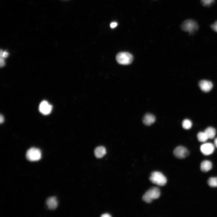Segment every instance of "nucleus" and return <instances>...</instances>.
<instances>
[{
  "label": "nucleus",
  "mask_w": 217,
  "mask_h": 217,
  "mask_svg": "<svg viewBox=\"0 0 217 217\" xmlns=\"http://www.w3.org/2000/svg\"><path fill=\"white\" fill-rule=\"evenodd\" d=\"M160 196V192L159 188L153 187L146 192L143 196V200L147 203H150L153 200L159 198Z\"/></svg>",
  "instance_id": "f257e3e1"
},
{
  "label": "nucleus",
  "mask_w": 217,
  "mask_h": 217,
  "mask_svg": "<svg viewBox=\"0 0 217 217\" xmlns=\"http://www.w3.org/2000/svg\"><path fill=\"white\" fill-rule=\"evenodd\" d=\"M150 180L153 183L159 186H164L167 183V179L162 173L158 171L153 172L151 173Z\"/></svg>",
  "instance_id": "f03ea898"
},
{
  "label": "nucleus",
  "mask_w": 217,
  "mask_h": 217,
  "mask_svg": "<svg viewBox=\"0 0 217 217\" xmlns=\"http://www.w3.org/2000/svg\"><path fill=\"white\" fill-rule=\"evenodd\" d=\"M181 28L183 30L193 34L199 28L198 25L196 22L192 20H185L181 25Z\"/></svg>",
  "instance_id": "7ed1b4c3"
},
{
  "label": "nucleus",
  "mask_w": 217,
  "mask_h": 217,
  "mask_svg": "<svg viewBox=\"0 0 217 217\" xmlns=\"http://www.w3.org/2000/svg\"><path fill=\"white\" fill-rule=\"evenodd\" d=\"M26 157L27 159L30 161H37L41 159V151L39 149L31 148L27 151Z\"/></svg>",
  "instance_id": "20e7f679"
},
{
  "label": "nucleus",
  "mask_w": 217,
  "mask_h": 217,
  "mask_svg": "<svg viewBox=\"0 0 217 217\" xmlns=\"http://www.w3.org/2000/svg\"><path fill=\"white\" fill-rule=\"evenodd\" d=\"M133 57L130 53L122 52L119 53L116 56V60L119 64L122 65H128L132 62Z\"/></svg>",
  "instance_id": "39448f33"
},
{
  "label": "nucleus",
  "mask_w": 217,
  "mask_h": 217,
  "mask_svg": "<svg viewBox=\"0 0 217 217\" xmlns=\"http://www.w3.org/2000/svg\"><path fill=\"white\" fill-rule=\"evenodd\" d=\"M173 153L174 156L178 159H182L187 157L189 155V151L186 148L182 146L177 147L174 150Z\"/></svg>",
  "instance_id": "423d86ee"
},
{
  "label": "nucleus",
  "mask_w": 217,
  "mask_h": 217,
  "mask_svg": "<svg viewBox=\"0 0 217 217\" xmlns=\"http://www.w3.org/2000/svg\"><path fill=\"white\" fill-rule=\"evenodd\" d=\"M215 150L214 145L210 143H206L202 145L200 151L202 153L206 156L211 155L213 153Z\"/></svg>",
  "instance_id": "0eeeda50"
},
{
  "label": "nucleus",
  "mask_w": 217,
  "mask_h": 217,
  "mask_svg": "<svg viewBox=\"0 0 217 217\" xmlns=\"http://www.w3.org/2000/svg\"><path fill=\"white\" fill-rule=\"evenodd\" d=\"M52 107L47 101H43L39 106V111L44 115H47L51 113Z\"/></svg>",
  "instance_id": "6e6552de"
},
{
  "label": "nucleus",
  "mask_w": 217,
  "mask_h": 217,
  "mask_svg": "<svg viewBox=\"0 0 217 217\" xmlns=\"http://www.w3.org/2000/svg\"><path fill=\"white\" fill-rule=\"evenodd\" d=\"M212 83L211 81L207 80H202L199 83V87L200 89L203 92L207 93L210 92L213 88Z\"/></svg>",
  "instance_id": "1a4fd4ad"
},
{
  "label": "nucleus",
  "mask_w": 217,
  "mask_h": 217,
  "mask_svg": "<svg viewBox=\"0 0 217 217\" xmlns=\"http://www.w3.org/2000/svg\"><path fill=\"white\" fill-rule=\"evenodd\" d=\"M46 204L49 209H55L58 205V202L57 198L55 197L48 198L46 201Z\"/></svg>",
  "instance_id": "9d476101"
},
{
  "label": "nucleus",
  "mask_w": 217,
  "mask_h": 217,
  "mask_svg": "<svg viewBox=\"0 0 217 217\" xmlns=\"http://www.w3.org/2000/svg\"><path fill=\"white\" fill-rule=\"evenodd\" d=\"M156 118L154 115L151 114H147L145 115L143 121L145 125H151L155 123Z\"/></svg>",
  "instance_id": "9b49d317"
},
{
  "label": "nucleus",
  "mask_w": 217,
  "mask_h": 217,
  "mask_svg": "<svg viewBox=\"0 0 217 217\" xmlns=\"http://www.w3.org/2000/svg\"><path fill=\"white\" fill-rule=\"evenodd\" d=\"M212 168V164L210 161L204 160L201 164L200 168L202 171L207 172Z\"/></svg>",
  "instance_id": "f8f14e48"
},
{
  "label": "nucleus",
  "mask_w": 217,
  "mask_h": 217,
  "mask_svg": "<svg viewBox=\"0 0 217 217\" xmlns=\"http://www.w3.org/2000/svg\"><path fill=\"white\" fill-rule=\"evenodd\" d=\"M94 153L97 158H102L106 153V149L103 147H97L94 151Z\"/></svg>",
  "instance_id": "ddd939ff"
},
{
  "label": "nucleus",
  "mask_w": 217,
  "mask_h": 217,
  "mask_svg": "<svg viewBox=\"0 0 217 217\" xmlns=\"http://www.w3.org/2000/svg\"><path fill=\"white\" fill-rule=\"evenodd\" d=\"M204 132L207 135L209 139L214 138L216 135V130L215 128L211 127L206 128Z\"/></svg>",
  "instance_id": "4468645a"
},
{
  "label": "nucleus",
  "mask_w": 217,
  "mask_h": 217,
  "mask_svg": "<svg viewBox=\"0 0 217 217\" xmlns=\"http://www.w3.org/2000/svg\"><path fill=\"white\" fill-rule=\"evenodd\" d=\"M197 138L199 141L202 142L206 141L209 139L205 132H199L197 135Z\"/></svg>",
  "instance_id": "2eb2a0df"
},
{
  "label": "nucleus",
  "mask_w": 217,
  "mask_h": 217,
  "mask_svg": "<svg viewBox=\"0 0 217 217\" xmlns=\"http://www.w3.org/2000/svg\"><path fill=\"white\" fill-rule=\"evenodd\" d=\"M183 128L185 129H190L192 126V121L189 119H185L182 122Z\"/></svg>",
  "instance_id": "dca6fc26"
},
{
  "label": "nucleus",
  "mask_w": 217,
  "mask_h": 217,
  "mask_svg": "<svg viewBox=\"0 0 217 217\" xmlns=\"http://www.w3.org/2000/svg\"><path fill=\"white\" fill-rule=\"evenodd\" d=\"M207 183L209 186L213 188L217 187V177H211L208 179Z\"/></svg>",
  "instance_id": "f3484780"
},
{
  "label": "nucleus",
  "mask_w": 217,
  "mask_h": 217,
  "mask_svg": "<svg viewBox=\"0 0 217 217\" xmlns=\"http://www.w3.org/2000/svg\"><path fill=\"white\" fill-rule=\"evenodd\" d=\"M214 2V0H201L203 6H209Z\"/></svg>",
  "instance_id": "a211bd4d"
},
{
  "label": "nucleus",
  "mask_w": 217,
  "mask_h": 217,
  "mask_svg": "<svg viewBox=\"0 0 217 217\" xmlns=\"http://www.w3.org/2000/svg\"><path fill=\"white\" fill-rule=\"evenodd\" d=\"M0 55H1V58H6L9 56V53H8L7 52L1 50Z\"/></svg>",
  "instance_id": "6ab92c4d"
},
{
  "label": "nucleus",
  "mask_w": 217,
  "mask_h": 217,
  "mask_svg": "<svg viewBox=\"0 0 217 217\" xmlns=\"http://www.w3.org/2000/svg\"><path fill=\"white\" fill-rule=\"evenodd\" d=\"M211 28L214 31L217 32V21H215L214 24L211 25Z\"/></svg>",
  "instance_id": "aec40b11"
},
{
  "label": "nucleus",
  "mask_w": 217,
  "mask_h": 217,
  "mask_svg": "<svg viewBox=\"0 0 217 217\" xmlns=\"http://www.w3.org/2000/svg\"><path fill=\"white\" fill-rule=\"evenodd\" d=\"M117 25V23L116 22H113L110 24V27L111 28H114L116 27Z\"/></svg>",
  "instance_id": "412c9836"
},
{
  "label": "nucleus",
  "mask_w": 217,
  "mask_h": 217,
  "mask_svg": "<svg viewBox=\"0 0 217 217\" xmlns=\"http://www.w3.org/2000/svg\"><path fill=\"white\" fill-rule=\"evenodd\" d=\"M0 64H1V67H2L5 66V61H4V58H1L0 59Z\"/></svg>",
  "instance_id": "4be33fe9"
},
{
  "label": "nucleus",
  "mask_w": 217,
  "mask_h": 217,
  "mask_svg": "<svg viewBox=\"0 0 217 217\" xmlns=\"http://www.w3.org/2000/svg\"><path fill=\"white\" fill-rule=\"evenodd\" d=\"M101 217H111V215L108 214H105L102 215Z\"/></svg>",
  "instance_id": "5701e85b"
},
{
  "label": "nucleus",
  "mask_w": 217,
  "mask_h": 217,
  "mask_svg": "<svg viewBox=\"0 0 217 217\" xmlns=\"http://www.w3.org/2000/svg\"><path fill=\"white\" fill-rule=\"evenodd\" d=\"M4 118L3 116L1 115V116H0V122H1V123H2L4 122Z\"/></svg>",
  "instance_id": "b1692460"
},
{
  "label": "nucleus",
  "mask_w": 217,
  "mask_h": 217,
  "mask_svg": "<svg viewBox=\"0 0 217 217\" xmlns=\"http://www.w3.org/2000/svg\"><path fill=\"white\" fill-rule=\"evenodd\" d=\"M214 144H215V146L217 148V138L214 140Z\"/></svg>",
  "instance_id": "393cba45"
}]
</instances>
